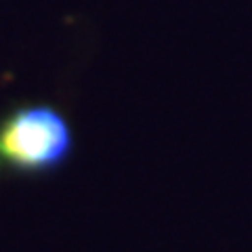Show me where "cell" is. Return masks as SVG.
I'll use <instances>...</instances> for the list:
<instances>
[{
  "instance_id": "1",
  "label": "cell",
  "mask_w": 252,
  "mask_h": 252,
  "mask_svg": "<svg viewBox=\"0 0 252 252\" xmlns=\"http://www.w3.org/2000/svg\"><path fill=\"white\" fill-rule=\"evenodd\" d=\"M74 149V126L57 105L21 101L0 116V172L51 175L65 166Z\"/></svg>"
}]
</instances>
